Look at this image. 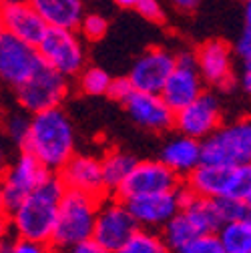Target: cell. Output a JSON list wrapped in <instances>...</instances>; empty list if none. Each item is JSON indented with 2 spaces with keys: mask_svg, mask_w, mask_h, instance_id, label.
<instances>
[{
  "mask_svg": "<svg viewBox=\"0 0 251 253\" xmlns=\"http://www.w3.org/2000/svg\"><path fill=\"white\" fill-rule=\"evenodd\" d=\"M161 161L181 179H187L203 165V143L185 135L171 137L161 149Z\"/></svg>",
  "mask_w": 251,
  "mask_h": 253,
  "instance_id": "d6986e66",
  "label": "cell"
},
{
  "mask_svg": "<svg viewBox=\"0 0 251 253\" xmlns=\"http://www.w3.org/2000/svg\"><path fill=\"white\" fill-rule=\"evenodd\" d=\"M44 65L37 46L2 30L0 35V77L14 88L22 86Z\"/></svg>",
  "mask_w": 251,
  "mask_h": 253,
  "instance_id": "30bf717a",
  "label": "cell"
},
{
  "mask_svg": "<svg viewBox=\"0 0 251 253\" xmlns=\"http://www.w3.org/2000/svg\"><path fill=\"white\" fill-rule=\"evenodd\" d=\"M137 12L149 20V22H155V24H163L165 22V8L159 0H141V4L137 6Z\"/></svg>",
  "mask_w": 251,
  "mask_h": 253,
  "instance_id": "836d02e7",
  "label": "cell"
},
{
  "mask_svg": "<svg viewBox=\"0 0 251 253\" xmlns=\"http://www.w3.org/2000/svg\"><path fill=\"white\" fill-rule=\"evenodd\" d=\"M65 253H109V251H105L97 241H84V243H81V245H75V247H71L69 251H65Z\"/></svg>",
  "mask_w": 251,
  "mask_h": 253,
  "instance_id": "d590c367",
  "label": "cell"
},
{
  "mask_svg": "<svg viewBox=\"0 0 251 253\" xmlns=\"http://www.w3.org/2000/svg\"><path fill=\"white\" fill-rule=\"evenodd\" d=\"M123 107L129 119L141 129H147L151 133H167L175 129V111L165 103L161 94L135 90Z\"/></svg>",
  "mask_w": 251,
  "mask_h": 253,
  "instance_id": "2e32d148",
  "label": "cell"
},
{
  "mask_svg": "<svg viewBox=\"0 0 251 253\" xmlns=\"http://www.w3.org/2000/svg\"><path fill=\"white\" fill-rule=\"evenodd\" d=\"M121 253H171L163 235L149 229H139Z\"/></svg>",
  "mask_w": 251,
  "mask_h": 253,
  "instance_id": "4316f807",
  "label": "cell"
},
{
  "mask_svg": "<svg viewBox=\"0 0 251 253\" xmlns=\"http://www.w3.org/2000/svg\"><path fill=\"white\" fill-rule=\"evenodd\" d=\"M233 46L221 39H211L195 50L197 67L205 84L227 88L233 83Z\"/></svg>",
  "mask_w": 251,
  "mask_h": 253,
  "instance_id": "e0dca14e",
  "label": "cell"
},
{
  "mask_svg": "<svg viewBox=\"0 0 251 253\" xmlns=\"http://www.w3.org/2000/svg\"><path fill=\"white\" fill-rule=\"evenodd\" d=\"M225 253H251V221L227 223L217 233Z\"/></svg>",
  "mask_w": 251,
  "mask_h": 253,
  "instance_id": "d4e9b609",
  "label": "cell"
},
{
  "mask_svg": "<svg viewBox=\"0 0 251 253\" xmlns=\"http://www.w3.org/2000/svg\"><path fill=\"white\" fill-rule=\"evenodd\" d=\"M48 28L79 30L84 18L81 0H33Z\"/></svg>",
  "mask_w": 251,
  "mask_h": 253,
  "instance_id": "7402d4cb",
  "label": "cell"
},
{
  "mask_svg": "<svg viewBox=\"0 0 251 253\" xmlns=\"http://www.w3.org/2000/svg\"><path fill=\"white\" fill-rule=\"evenodd\" d=\"M133 92H135V86H133V83L129 81V77H117V79H113V83H111V88H109L107 97L113 99V101H117V103H123V105H125V103L131 99Z\"/></svg>",
  "mask_w": 251,
  "mask_h": 253,
  "instance_id": "d6a6232c",
  "label": "cell"
},
{
  "mask_svg": "<svg viewBox=\"0 0 251 253\" xmlns=\"http://www.w3.org/2000/svg\"><path fill=\"white\" fill-rule=\"evenodd\" d=\"M241 86H243V90L251 97V69H243V75H241Z\"/></svg>",
  "mask_w": 251,
  "mask_h": 253,
  "instance_id": "74e56055",
  "label": "cell"
},
{
  "mask_svg": "<svg viewBox=\"0 0 251 253\" xmlns=\"http://www.w3.org/2000/svg\"><path fill=\"white\" fill-rule=\"evenodd\" d=\"M37 48L44 65L60 75H65L67 79L79 77L86 69L84 44L81 35H77V30L48 28Z\"/></svg>",
  "mask_w": 251,
  "mask_h": 253,
  "instance_id": "ba28073f",
  "label": "cell"
},
{
  "mask_svg": "<svg viewBox=\"0 0 251 253\" xmlns=\"http://www.w3.org/2000/svg\"><path fill=\"white\" fill-rule=\"evenodd\" d=\"M221 126H223L221 103L209 90H205L189 107L175 113V131H179V135L197 139L201 143L209 139L215 131L221 129Z\"/></svg>",
  "mask_w": 251,
  "mask_h": 253,
  "instance_id": "7c38bea8",
  "label": "cell"
},
{
  "mask_svg": "<svg viewBox=\"0 0 251 253\" xmlns=\"http://www.w3.org/2000/svg\"><path fill=\"white\" fill-rule=\"evenodd\" d=\"M137 159L121 149H111L101 157V165H103V175H105V183L107 189L115 195L121 185L129 179V175L133 173V169L137 167Z\"/></svg>",
  "mask_w": 251,
  "mask_h": 253,
  "instance_id": "603a6c76",
  "label": "cell"
},
{
  "mask_svg": "<svg viewBox=\"0 0 251 253\" xmlns=\"http://www.w3.org/2000/svg\"><path fill=\"white\" fill-rule=\"evenodd\" d=\"M75 147V129L69 115L62 109H52L33 117L28 139L20 151L30 153L52 175H58L77 155Z\"/></svg>",
  "mask_w": 251,
  "mask_h": 253,
  "instance_id": "7a4b0ae2",
  "label": "cell"
},
{
  "mask_svg": "<svg viewBox=\"0 0 251 253\" xmlns=\"http://www.w3.org/2000/svg\"><path fill=\"white\" fill-rule=\"evenodd\" d=\"M199 2H201V0H169V4L173 8H177L179 12H185V14L193 12L199 6Z\"/></svg>",
  "mask_w": 251,
  "mask_h": 253,
  "instance_id": "8d00e7d4",
  "label": "cell"
},
{
  "mask_svg": "<svg viewBox=\"0 0 251 253\" xmlns=\"http://www.w3.org/2000/svg\"><path fill=\"white\" fill-rule=\"evenodd\" d=\"M30 126H33V115H28L26 111H10L4 119V131L8 135V139L12 143H16L20 149L24 147L28 133H30Z\"/></svg>",
  "mask_w": 251,
  "mask_h": 253,
  "instance_id": "83f0119b",
  "label": "cell"
},
{
  "mask_svg": "<svg viewBox=\"0 0 251 253\" xmlns=\"http://www.w3.org/2000/svg\"><path fill=\"white\" fill-rule=\"evenodd\" d=\"M67 187L62 185L58 175H50L46 183H42L33 195H28L10 215H6V227L20 239L46 241L50 243L62 197Z\"/></svg>",
  "mask_w": 251,
  "mask_h": 253,
  "instance_id": "6da1fadb",
  "label": "cell"
},
{
  "mask_svg": "<svg viewBox=\"0 0 251 253\" xmlns=\"http://www.w3.org/2000/svg\"><path fill=\"white\" fill-rule=\"evenodd\" d=\"M2 30L22 42L39 46L48 26L33 0H2Z\"/></svg>",
  "mask_w": 251,
  "mask_h": 253,
  "instance_id": "5bb4252c",
  "label": "cell"
},
{
  "mask_svg": "<svg viewBox=\"0 0 251 253\" xmlns=\"http://www.w3.org/2000/svg\"><path fill=\"white\" fill-rule=\"evenodd\" d=\"M243 18H245V28L251 30V0H243Z\"/></svg>",
  "mask_w": 251,
  "mask_h": 253,
  "instance_id": "f35d334b",
  "label": "cell"
},
{
  "mask_svg": "<svg viewBox=\"0 0 251 253\" xmlns=\"http://www.w3.org/2000/svg\"><path fill=\"white\" fill-rule=\"evenodd\" d=\"M69 79L54 69L42 65L33 77L16 90V103L28 115H41L52 109H60L69 94Z\"/></svg>",
  "mask_w": 251,
  "mask_h": 253,
  "instance_id": "5b68a950",
  "label": "cell"
},
{
  "mask_svg": "<svg viewBox=\"0 0 251 253\" xmlns=\"http://www.w3.org/2000/svg\"><path fill=\"white\" fill-rule=\"evenodd\" d=\"M241 2H243V0H241Z\"/></svg>",
  "mask_w": 251,
  "mask_h": 253,
  "instance_id": "7bdbcfd3",
  "label": "cell"
},
{
  "mask_svg": "<svg viewBox=\"0 0 251 253\" xmlns=\"http://www.w3.org/2000/svg\"><path fill=\"white\" fill-rule=\"evenodd\" d=\"M189 221L195 225L199 235H213L219 233L223 227L221 215L217 211L215 199H205L195 195L189 187L183 183V209H181Z\"/></svg>",
  "mask_w": 251,
  "mask_h": 253,
  "instance_id": "44dd1931",
  "label": "cell"
},
{
  "mask_svg": "<svg viewBox=\"0 0 251 253\" xmlns=\"http://www.w3.org/2000/svg\"><path fill=\"white\" fill-rule=\"evenodd\" d=\"M235 56L243 62V69H251V30L245 28L233 44Z\"/></svg>",
  "mask_w": 251,
  "mask_h": 253,
  "instance_id": "e575fe53",
  "label": "cell"
},
{
  "mask_svg": "<svg viewBox=\"0 0 251 253\" xmlns=\"http://www.w3.org/2000/svg\"><path fill=\"white\" fill-rule=\"evenodd\" d=\"M111 83H113V77L101 67H86L77 77V86L86 97H103V94H109Z\"/></svg>",
  "mask_w": 251,
  "mask_h": 253,
  "instance_id": "484cf974",
  "label": "cell"
},
{
  "mask_svg": "<svg viewBox=\"0 0 251 253\" xmlns=\"http://www.w3.org/2000/svg\"><path fill=\"white\" fill-rule=\"evenodd\" d=\"M141 229H163L173 217H177L183 209V187L173 193L139 197L127 203Z\"/></svg>",
  "mask_w": 251,
  "mask_h": 253,
  "instance_id": "ac0fdd59",
  "label": "cell"
},
{
  "mask_svg": "<svg viewBox=\"0 0 251 253\" xmlns=\"http://www.w3.org/2000/svg\"><path fill=\"white\" fill-rule=\"evenodd\" d=\"M231 171L233 167L221 165H199L189 177L185 179V185L199 197L205 199H223L229 193L231 185Z\"/></svg>",
  "mask_w": 251,
  "mask_h": 253,
  "instance_id": "ffe728a7",
  "label": "cell"
},
{
  "mask_svg": "<svg viewBox=\"0 0 251 253\" xmlns=\"http://www.w3.org/2000/svg\"><path fill=\"white\" fill-rule=\"evenodd\" d=\"M159 233L163 235V239H165L169 251H175V253H179L187 243H191L193 239L199 237L195 225L191 223L189 217H187L183 211H181L177 217H173Z\"/></svg>",
  "mask_w": 251,
  "mask_h": 253,
  "instance_id": "cb8c5ba5",
  "label": "cell"
},
{
  "mask_svg": "<svg viewBox=\"0 0 251 253\" xmlns=\"http://www.w3.org/2000/svg\"><path fill=\"white\" fill-rule=\"evenodd\" d=\"M203 92H205V81L199 73L195 52H187V50L179 52L177 67L169 77L167 84L163 86L161 97L175 113H179L191 103H195Z\"/></svg>",
  "mask_w": 251,
  "mask_h": 253,
  "instance_id": "8fae6325",
  "label": "cell"
},
{
  "mask_svg": "<svg viewBox=\"0 0 251 253\" xmlns=\"http://www.w3.org/2000/svg\"><path fill=\"white\" fill-rule=\"evenodd\" d=\"M101 203L103 199L67 189L60 203L56 227L50 239V245L54 247L56 253H65L71 247L92 239Z\"/></svg>",
  "mask_w": 251,
  "mask_h": 253,
  "instance_id": "3957f363",
  "label": "cell"
},
{
  "mask_svg": "<svg viewBox=\"0 0 251 253\" xmlns=\"http://www.w3.org/2000/svg\"><path fill=\"white\" fill-rule=\"evenodd\" d=\"M203 163L221 167L251 165V117L225 123L203 141Z\"/></svg>",
  "mask_w": 251,
  "mask_h": 253,
  "instance_id": "277c9868",
  "label": "cell"
},
{
  "mask_svg": "<svg viewBox=\"0 0 251 253\" xmlns=\"http://www.w3.org/2000/svg\"><path fill=\"white\" fill-rule=\"evenodd\" d=\"M12 253H56L54 247L46 241H33V239H20L14 237L10 241Z\"/></svg>",
  "mask_w": 251,
  "mask_h": 253,
  "instance_id": "1f68e13d",
  "label": "cell"
},
{
  "mask_svg": "<svg viewBox=\"0 0 251 253\" xmlns=\"http://www.w3.org/2000/svg\"><path fill=\"white\" fill-rule=\"evenodd\" d=\"M179 253H225V247L217 233L213 235H199L191 243H187Z\"/></svg>",
  "mask_w": 251,
  "mask_h": 253,
  "instance_id": "4dcf8cb0",
  "label": "cell"
},
{
  "mask_svg": "<svg viewBox=\"0 0 251 253\" xmlns=\"http://www.w3.org/2000/svg\"><path fill=\"white\" fill-rule=\"evenodd\" d=\"M50 171L37 161L33 155L20 151V155L6 167L2 175V213L10 215L28 195L50 179Z\"/></svg>",
  "mask_w": 251,
  "mask_h": 253,
  "instance_id": "8992f818",
  "label": "cell"
},
{
  "mask_svg": "<svg viewBox=\"0 0 251 253\" xmlns=\"http://www.w3.org/2000/svg\"><path fill=\"white\" fill-rule=\"evenodd\" d=\"M113 2L117 6H121V8H135L137 10V6L141 4V0H113Z\"/></svg>",
  "mask_w": 251,
  "mask_h": 253,
  "instance_id": "ab89813d",
  "label": "cell"
},
{
  "mask_svg": "<svg viewBox=\"0 0 251 253\" xmlns=\"http://www.w3.org/2000/svg\"><path fill=\"white\" fill-rule=\"evenodd\" d=\"M58 179L62 181L69 191H81L86 195H92L97 199H107L109 189L103 175L101 159L92 155H75L73 159L62 167L58 173Z\"/></svg>",
  "mask_w": 251,
  "mask_h": 253,
  "instance_id": "9a60e30c",
  "label": "cell"
},
{
  "mask_svg": "<svg viewBox=\"0 0 251 253\" xmlns=\"http://www.w3.org/2000/svg\"><path fill=\"white\" fill-rule=\"evenodd\" d=\"M249 207H251V203H249Z\"/></svg>",
  "mask_w": 251,
  "mask_h": 253,
  "instance_id": "b9f144b4",
  "label": "cell"
},
{
  "mask_svg": "<svg viewBox=\"0 0 251 253\" xmlns=\"http://www.w3.org/2000/svg\"><path fill=\"white\" fill-rule=\"evenodd\" d=\"M0 253H12V249H10V241H4V243H2V249H0Z\"/></svg>",
  "mask_w": 251,
  "mask_h": 253,
  "instance_id": "60d3db41",
  "label": "cell"
},
{
  "mask_svg": "<svg viewBox=\"0 0 251 253\" xmlns=\"http://www.w3.org/2000/svg\"><path fill=\"white\" fill-rule=\"evenodd\" d=\"M139 229L141 225L129 205L113 195L101 203L92 241H97L109 253H121Z\"/></svg>",
  "mask_w": 251,
  "mask_h": 253,
  "instance_id": "52a82bcc",
  "label": "cell"
},
{
  "mask_svg": "<svg viewBox=\"0 0 251 253\" xmlns=\"http://www.w3.org/2000/svg\"><path fill=\"white\" fill-rule=\"evenodd\" d=\"M175 67H177L175 52L163 46H151L135 60V65L129 73V81L139 92L161 94Z\"/></svg>",
  "mask_w": 251,
  "mask_h": 253,
  "instance_id": "4fadbf2b",
  "label": "cell"
},
{
  "mask_svg": "<svg viewBox=\"0 0 251 253\" xmlns=\"http://www.w3.org/2000/svg\"><path fill=\"white\" fill-rule=\"evenodd\" d=\"M107 30H109V22H107L105 16H101V14H84L79 33H81L83 39L95 42V41H101L107 35Z\"/></svg>",
  "mask_w": 251,
  "mask_h": 253,
  "instance_id": "f546056e",
  "label": "cell"
},
{
  "mask_svg": "<svg viewBox=\"0 0 251 253\" xmlns=\"http://www.w3.org/2000/svg\"><path fill=\"white\" fill-rule=\"evenodd\" d=\"M229 199L251 203V165L233 167L231 171V185H229Z\"/></svg>",
  "mask_w": 251,
  "mask_h": 253,
  "instance_id": "f1b7e54d",
  "label": "cell"
},
{
  "mask_svg": "<svg viewBox=\"0 0 251 253\" xmlns=\"http://www.w3.org/2000/svg\"><path fill=\"white\" fill-rule=\"evenodd\" d=\"M183 179L171 171L161 159H147L139 161L129 179L121 185V189L115 193L121 201L129 203L139 197H149V195H161V193H173L183 187Z\"/></svg>",
  "mask_w": 251,
  "mask_h": 253,
  "instance_id": "9c48e42d",
  "label": "cell"
}]
</instances>
